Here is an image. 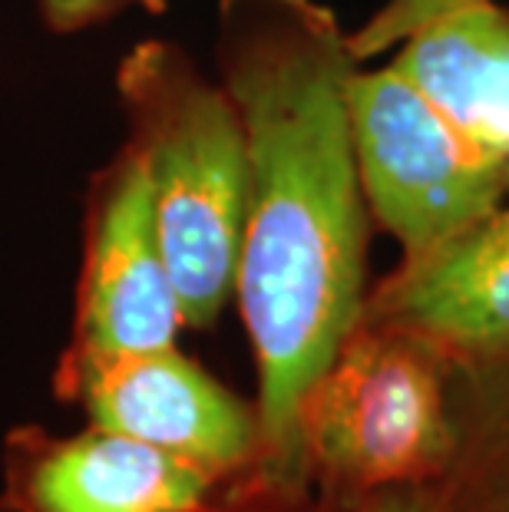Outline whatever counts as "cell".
Instances as JSON below:
<instances>
[{"label":"cell","mask_w":509,"mask_h":512,"mask_svg":"<svg viewBox=\"0 0 509 512\" xmlns=\"http://www.w3.org/2000/svg\"><path fill=\"white\" fill-rule=\"evenodd\" d=\"M219 67L245 133L235 294L258 361L262 456L301 463V403L364 314V189L348 34L314 0H222Z\"/></svg>","instance_id":"cell-1"},{"label":"cell","mask_w":509,"mask_h":512,"mask_svg":"<svg viewBox=\"0 0 509 512\" xmlns=\"http://www.w3.org/2000/svg\"><path fill=\"white\" fill-rule=\"evenodd\" d=\"M129 149L143 159L153 222L182 324L209 328L235 291L245 228V133L225 86L186 53L139 43L119 67Z\"/></svg>","instance_id":"cell-2"},{"label":"cell","mask_w":509,"mask_h":512,"mask_svg":"<svg viewBox=\"0 0 509 512\" xmlns=\"http://www.w3.org/2000/svg\"><path fill=\"white\" fill-rule=\"evenodd\" d=\"M457 446L437 347L361 314L301 403V460L351 486H410Z\"/></svg>","instance_id":"cell-3"},{"label":"cell","mask_w":509,"mask_h":512,"mask_svg":"<svg viewBox=\"0 0 509 512\" xmlns=\"http://www.w3.org/2000/svg\"><path fill=\"white\" fill-rule=\"evenodd\" d=\"M351 133L364 202L404 261L467 232L509 192V152L460 129L391 63L354 70Z\"/></svg>","instance_id":"cell-4"},{"label":"cell","mask_w":509,"mask_h":512,"mask_svg":"<svg viewBox=\"0 0 509 512\" xmlns=\"http://www.w3.org/2000/svg\"><path fill=\"white\" fill-rule=\"evenodd\" d=\"M63 380L93 427L143 440L212 479L262 456V430L219 380L172 347L116 357H67Z\"/></svg>","instance_id":"cell-5"},{"label":"cell","mask_w":509,"mask_h":512,"mask_svg":"<svg viewBox=\"0 0 509 512\" xmlns=\"http://www.w3.org/2000/svg\"><path fill=\"white\" fill-rule=\"evenodd\" d=\"M179 324L182 311L159 248L146 166L126 149L100 176L90 199L70 357L159 351L176 344Z\"/></svg>","instance_id":"cell-6"},{"label":"cell","mask_w":509,"mask_h":512,"mask_svg":"<svg viewBox=\"0 0 509 512\" xmlns=\"http://www.w3.org/2000/svg\"><path fill=\"white\" fill-rule=\"evenodd\" d=\"M364 311L430 347L460 354L509 351V209L404 261Z\"/></svg>","instance_id":"cell-7"},{"label":"cell","mask_w":509,"mask_h":512,"mask_svg":"<svg viewBox=\"0 0 509 512\" xmlns=\"http://www.w3.org/2000/svg\"><path fill=\"white\" fill-rule=\"evenodd\" d=\"M215 479L126 433L93 427L70 440L24 437V512H199Z\"/></svg>","instance_id":"cell-8"},{"label":"cell","mask_w":509,"mask_h":512,"mask_svg":"<svg viewBox=\"0 0 509 512\" xmlns=\"http://www.w3.org/2000/svg\"><path fill=\"white\" fill-rule=\"evenodd\" d=\"M460 129L509 152V14L473 0L397 43L391 60Z\"/></svg>","instance_id":"cell-9"},{"label":"cell","mask_w":509,"mask_h":512,"mask_svg":"<svg viewBox=\"0 0 509 512\" xmlns=\"http://www.w3.org/2000/svg\"><path fill=\"white\" fill-rule=\"evenodd\" d=\"M463 4H473V0H387L357 34L348 37L354 60L361 63L367 57H374V53L394 50L397 43L417 34L420 27L447 17L450 10H457Z\"/></svg>","instance_id":"cell-10"},{"label":"cell","mask_w":509,"mask_h":512,"mask_svg":"<svg viewBox=\"0 0 509 512\" xmlns=\"http://www.w3.org/2000/svg\"><path fill=\"white\" fill-rule=\"evenodd\" d=\"M133 4H156V0H40L50 27H57V30L90 27L96 20L113 17L123 7H133Z\"/></svg>","instance_id":"cell-11"},{"label":"cell","mask_w":509,"mask_h":512,"mask_svg":"<svg viewBox=\"0 0 509 512\" xmlns=\"http://www.w3.org/2000/svg\"><path fill=\"white\" fill-rule=\"evenodd\" d=\"M361 512H440V509L433 506V499H427V493H420V489L391 486V489H384V493H377Z\"/></svg>","instance_id":"cell-12"}]
</instances>
